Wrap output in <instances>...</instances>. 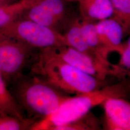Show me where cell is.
I'll use <instances>...</instances> for the list:
<instances>
[{
  "label": "cell",
  "instance_id": "6da1fadb",
  "mask_svg": "<svg viewBox=\"0 0 130 130\" xmlns=\"http://www.w3.org/2000/svg\"><path fill=\"white\" fill-rule=\"evenodd\" d=\"M28 73L66 94L78 95L104 87V81L66 63L52 47L40 49Z\"/></svg>",
  "mask_w": 130,
  "mask_h": 130
},
{
  "label": "cell",
  "instance_id": "7a4b0ae2",
  "mask_svg": "<svg viewBox=\"0 0 130 130\" xmlns=\"http://www.w3.org/2000/svg\"><path fill=\"white\" fill-rule=\"evenodd\" d=\"M10 86L16 102L34 124L50 116L70 96L29 73L21 75Z\"/></svg>",
  "mask_w": 130,
  "mask_h": 130
},
{
  "label": "cell",
  "instance_id": "3957f363",
  "mask_svg": "<svg viewBox=\"0 0 130 130\" xmlns=\"http://www.w3.org/2000/svg\"><path fill=\"white\" fill-rule=\"evenodd\" d=\"M128 86L127 81L123 79L121 83L105 86L88 93L70 95L54 113L35 123L31 130H50L54 127L77 121L87 114L93 107L102 105L109 98L125 97Z\"/></svg>",
  "mask_w": 130,
  "mask_h": 130
},
{
  "label": "cell",
  "instance_id": "277c9868",
  "mask_svg": "<svg viewBox=\"0 0 130 130\" xmlns=\"http://www.w3.org/2000/svg\"><path fill=\"white\" fill-rule=\"evenodd\" d=\"M40 50L14 38L0 36V74L8 88L30 68Z\"/></svg>",
  "mask_w": 130,
  "mask_h": 130
},
{
  "label": "cell",
  "instance_id": "5b68a950",
  "mask_svg": "<svg viewBox=\"0 0 130 130\" xmlns=\"http://www.w3.org/2000/svg\"><path fill=\"white\" fill-rule=\"evenodd\" d=\"M0 36L14 38L39 49L67 46L62 34L21 17L0 28Z\"/></svg>",
  "mask_w": 130,
  "mask_h": 130
},
{
  "label": "cell",
  "instance_id": "8992f818",
  "mask_svg": "<svg viewBox=\"0 0 130 130\" xmlns=\"http://www.w3.org/2000/svg\"><path fill=\"white\" fill-rule=\"evenodd\" d=\"M63 60L86 74L102 80L108 76L123 79L125 71L119 65L112 64L91 54L79 51L69 46L52 47Z\"/></svg>",
  "mask_w": 130,
  "mask_h": 130
},
{
  "label": "cell",
  "instance_id": "52a82bcc",
  "mask_svg": "<svg viewBox=\"0 0 130 130\" xmlns=\"http://www.w3.org/2000/svg\"><path fill=\"white\" fill-rule=\"evenodd\" d=\"M102 105L107 130H130V103L122 98H111Z\"/></svg>",
  "mask_w": 130,
  "mask_h": 130
},
{
  "label": "cell",
  "instance_id": "ba28073f",
  "mask_svg": "<svg viewBox=\"0 0 130 130\" xmlns=\"http://www.w3.org/2000/svg\"><path fill=\"white\" fill-rule=\"evenodd\" d=\"M100 44L108 55L111 52L120 54L125 35L121 24L115 19L109 18L95 23Z\"/></svg>",
  "mask_w": 130,
  "mask_h": 130
},
{
  "label": "cell",
  "instance_id": "9c48e42d",
  "mask_svg": "<svg viewBox=\"0 0 130 130\" xmlns=\"http://www.w3.org/2000/svg\"><path fill=\"white\" fill-rule=\"evenodd\" d=\"M76 2L82 18L94 22L111 18L113 8L110 0H67Z\"/></svg>",
  "mask_w": 130,
  "mask_h": 130
},
{
  "label": "cell",
  "instance_id": "30bf717a",
  "mask_svg": "<svg viewBox=\"0 0 130 130\" xmlns=\"http://www.w3.org/2000/svg\"><path fill=\"white\" fill-rule=\"evenodd\" d=\"M21 17L51 28L61 34L63 33L67 27L64 23L54 17L38 3L28 7Z\"/></svg>",
  "mask_w": 130,
  "mask_h": 130
},
{
  "label": "cell",
  "instance_id": "8fae6325",
  "mask_svg": "<svg viewBox=\"0 0 130 130\" xmlns=\"http://www.w3.org/2000/svg\"><path fill=\"white\" fill-rule=\"evenodd\" d=\"M0 113L17 118L20 121H30L10 93L5 80L0 74Z\"/></svg>",
  "mask_w": 130,
  "mask_h": 130
},
{
  "label": "cell",
  "instance_id": "7c38bea8",
  "mask_svg": "<svg viewBox=\"0 0 130 130\" xmlns=\"http://www.w3.org/2000/svg\"><path fill=\"white\" fill-rule=\"evenodd\" d=\"M80 20L81 19L78 18L71 19L66 28L63 35L67 46L79 51L96 56L89 47L83 37L80 29Z\"/></svg>",
  "mask_w": 130,
  "mask_h": 130
},
{
  "label": "cell",
  "instance_id": "4fadbf2b",
  "mask_svg": "<svg viewBox=\"0 0 130 130\" xmlns=\"http://www.w3.org/2000/svg\"><path fill=\"white\" fill-rule=\"evenodd\" d=\"M81 32L87 45L99 58L108 60V55L104 51L99 42L95 22L82 18L80 20Z\"/></svg>",
  "mask_w": 130,
  "mask_h": 130
},
{
  "label": "cell",
  "instance_id": "5bb4252c",
  "mask_svg": "<svg viewBox=\"0 0 130 130\" xmlns=\"http://www.w3.org/2000/svg\"><path fill=\"white\" fill-rule=\"evenodd\" d=\"M29 6L27 0H19L0 6V28L20 18Z\"/></svg>",
  "mask_w": 130,
  "mask_h": 130
},
{
  "label": "cell",
  "instance_id": "9a60e30c",
  "mask_svg": "<svg viewBox=\"0 0 130 130\" xmlns=\"http://www.w3.org/2000/svg\"><path fill=\"white\" fill-rule=\"evenodd\" d=\"M113 13L112 18L121 24L125 35H130V0H110Z\"/></svg>",
  "mask_w": 130,
  "mask_h": 130
},
{
  "label": "cell",
  "instance_id": "2e32d148",
  "mask_svg": "<svg viewBox=\"0 0 130 130\" xmlns=\"http://www.w3.org/2000/svg\"><path fill=\"white\" fill-rule=\"evenodd\" d=\"M96 118L90 112L77 121L62 125L54 127L50 130H92L99 129Z\"/></svg>",
  "mask_w": 130,
  "mask_h": 130
},
{
  "label": "cell",
  "instance_id": "e0dca14e",
  "mask_svg": "<svg viewBox=\"0 0 130 130\" xmlns=\"http://www.w3.org/2000/svg\"><path fill=\"white\" fill-rule=\"evenodd\" d=\"M34 123L0 113V130H31Z\"/></svg>",
  "mask_w": 130,
  "mask_h": 130
},
{
  "label": "cell",
  "instance_id": "ac0fdd59",
  "mask_svg": "<svg viewBox=\"0 0 130 130\" xmlns=\"http://www.w3.org/2000/svg\"><path fill=\"white\" fill-rule=\"evenodd\" d=\"M119 54L120 60L118 65L125 71L127 75L130 77V35L123 43L122 49Z\"/></svg>",
  "mask_w": 130,
  "mask_h": 130
},
{
  "label": "cell",
  "instance_id": "d6986e66",
  "mask_svg": "<svg viewBox=\"0 0 130 130\" xmlns=\"http://www.w3.org/2000/svg\"><path fill=\"white\" fill-rule=\"evenodd\" d=\"M18 1L19 0H0V6L10 4Z\"/></svg>",
  "mask_w": 130,
  "mask_h": 130
},
{
  "label": "cell",
  "instance_id": "ffe728a7",
  "mask_svg": "<svg viewBox=\"0 0 130 130\" xmlns=\"http://www.w3.org/2000/svg\"><path fill=\"white\" fill-rule=\"evenodd\" d=\"M27 1H28V3L29 4V6H30L31 5H32L35 4V3H37L39 1H40L41 0H27Z\"/></svg>",
  "mask_w": 130,
  "mask_h": 130
}]
</instances>
